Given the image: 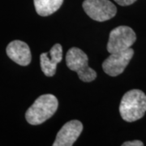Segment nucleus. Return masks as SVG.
I'll return each instance as SVG.
<instances>
[{
    "label": "nucleus",
    "mask_w": 146,
    "mask_h": 146,
    "mask_svg": "<svg viewBox=\"0 0 146 146\" xmlns=\"http://www.w3.org/2000/svg\"><path fill=\"white\" fill-rule=\"evenodd\" d=\"M146 112V95L139 89H131L122 98L119 113L122 119L132 123L141 119Z\"/></svg>",
    "instance_id": "nucleus-1"
},
{
    "label": "nucleus",
    "mask_w": 146,
    "mask_h": 146,
    "mask_svg": "<svg viewBox=\"0 0 146 146\" xmlns=\"http://www.w3.org/2000/svg\"><path fill=\"white\" fill-rule=\"evenodd\" d=\"M58 106V99L52 94H44L37 98L25 113L27 122L31 125H39L51 118Z\"/></svg>",
    "instance_id": "nucleus-2"
},
{
    "label": "nucleus",
    "mask_w": 146,
    "mask_h": 146,
    "mask_svg": "<svg viewBox=\"0 0 146 146\" xmlns=\"http://www.w3.org/2000/svg\"><path fill=\"white\" fill-rule=\"evenodd\" d=\"M87 54L77 47L71 48L66 54L68 68L78 74L79 78L84 82H91L97 78V72L88 64Z\"/></svg>",
    "instance_id": "nucleus-3"
},
{
    "label": "nucleus",
    "mask_w": 146,
    "mask_h": 146,
    "mask_svg": "<svg viewBox=\"0 0 146 146\" xmlns=\"http://www.w3.org/2000/svg\"><path fill=\"white\" fill-rule=\"evenodd\" d=\"M136 35L134 30L128 26H119L110 33L107 43V50L109 53L123 51L135 43Z\"/></svg>",
    "instance_id": "nucleus-4"
},
{
    "label": "nucleus",
    "mask_w": 146,
    "mask_h": 146,
    "mask_svg": "<svg viewBox=\"0 0 146 146\" xmlns=\"http://www.w3.org/2000/svg\"><path fill=\"white\" fill-rule=\"evenodd\" d=\"M83 8L92 20L98 22L108 21L117 12L115 5L109 0H84Z\"/></svg>",
    "instance_id": "nucleus-5"
},
{
    "label": "nucleus",
    "mask_w": 146,
    "mask_h": 146,
    "mask_svg": "<svg viewBox=\"0 0 146 146\" xmlns=\"http://www.w3.org/2000/svg\"><path fill=\"white\" fill-rule=\"evenodd\" d=\"M133 54L134 50L131 48L120 52L111 53L102 63L103 71L110 76H119L123 72Z\"/></svg>",
    "instance_id": "nucleus-6"
},
{
    "label": "nucleus",
    "mask_w": 146,
    "mask_h": 146,
    "mask_svg": "<svg viewBox=\"0 0 146 146\" xmlns=\"http://www.w3.org/2000/svg\"><path fill=\"white\" fill-rule=\"evenodd\" d=\"M83 131V124L79 120L66 123L58 132L53 146H72Z\"/></svg>",
    "instance_id": "nucleus-7"
},
{
    "label": "nucleus",
    "mask_w": 146,
    "mask_h": 146,
    "mask_svg": "<svg viewBox=\"0 0 146 146\" xmlns=\"http://www.w3.org/2000/svg\"><path fill=\"white\" fill-rule=\"evenodd\" d=\"M63 59V48L60 44H55L49 53H42L40 55V63L42 72L48 77L56 73L58 63Z\"/></svg>",
    "instance_id": "nucleus-8"
},
{
    "label": "nucleus",
    "mask_w": 146,
    "mask_h": 146,
    "mask_svg": "<svg viewBox=\"0 0 146 146\" xmlns=\"http://www.w3.org/2000/svg\"><path fill=\"white\" fill-rule=\"evenodd\" d=\"M7 54L12 61L21 66H28L32 60L31 51L25 42L16 40L7 47Z\"/></svg>",
    "instance_id": "nucleus-9"
},
{
    "label": "nucleus",
    "mask_w": 146,
    "mask_h": 146,
    "mask_svg": "<svg viewBox=\"0 0 146 146\" xmlns=\"http://www.w3.org/2000/svg\"><path fill=\"white\" fill-rule=\"evenodd\" d=\"M36 13L41 16H48L57 11L63 0H33Z\"/></svg>",
    "instance_id": "nucleus-10"
},
{
    "label": "nucleus",
    "mask_w": 146,
    "mask_h": 146,
    "mask_svg": "<svg viewBox=\"0 0 146 146\" xmlns=\"http://www.w3.org/2000/svg\"><path fill=\"white\" fill-rule=\"evenodd\" d=\"M123 146H143L144 143L141 141H126L123 145Z\"/></svg>",
    "instance_id": "nucleus-11"
},
{
    "label": "nucleus",
    "mask_w": 146,
    "mask_h": 146,
    "mask_svg": "<svg viewBox=\"0 0 146 146\" xmlns=\"http://www.w3.org/2000/svg\"><path fill=\"white\" fill-rule=\"evenodd\" d=\"M115 1L120 6H129L134 3L136 0H115Z\"/></svg>",
    "instance_id": "nucleus-12"
}]
</instances>
